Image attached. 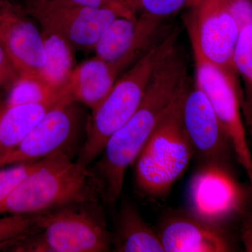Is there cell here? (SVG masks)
<instances>
[{"mask_svg": "<svg viewBox=\"0 0 252 252\" xmlns=\"http://www.w3.org/2000/svg\"><path fill=\"white\" fill-rule=\"evenodd\" d=\"M180 29L161 36L133 65L120 76L104 100L91 112L86 140L78 161L89 166L103 152L107 141L135 114L158 66L177 44Z\"/></svg>", "mask_w": 252, "mask_h": 252, "instance_id": "cell-2", "label": "cell"}, {"mask_svg": "<svg viewBox=\"0 0 252 252\" xmlns=\"http://www.w3.org/2000/svg\"><path fill=\"white\" fill-rule=\"evenodd\" d=\"M75 4L114 11L119 17L133 18L137 16L134 0H68Z\"/></svg>", "mask_w": 252, "mask_h": 252, "instance_id": "cell-24", "label": "cell"}, {"mask_svg": "<svg viewBox=\"0 0 252 252\" xmlns=\"http://www.w3.org/2000/svg\"><path fill=\"white\" fill-rule=\"evenodd\" d=\"M77 104L60 97L19 144L0 155V167L35 161L57 152H66L67 144L80 127L81 112Z\"/></svg>", "mask_w": 252, "mask_h": 252, "instance_id": "cell-10", "label": "cell"}, {"mask_svg": "<svg viewBox=\"0 0 252 252\" xmlns=\"http://www.w3.org/2000/svg\"><path fill=\"white\" fill-rule=\"evenodd\" d=\"M40 28L46 53L42 79L56 90L61 91L77 65L74 57L75 50L58 32L44 26Z\"/></svg>", "mask_w": 252, "mask_h": 252, "instance_id": "cell-18", "label": "cell"}, {"mask_svg": "<svg viewBox=\"0 0 252 252\" xmlns=\"http://www.w3.org/2000/svg\"><path fill=\"white\" fill-rule=\"evenodd\" d=\"M240 224V235L245 251L252 252V211L244 213Z\"/></svg>", "mask_w": 252, "mask_h": 252, "instance_id": "cell-27", "label": "cell"}, {"mask_svg": "<svg viewBox=\"0 0 252 252\" xmlns=\"http://www.w3.org/2000/svg\"><path fill=\"white\" fill-rule=\"evenodd\" d=\"M157 231L165 252H227L234 249L226 230L208 224L187 210L166 214Z\"/></svg>", "mask_w": 252, "mask_h": 252, "instance_id": "cell-14", "label": "cell"}, {"mask_svg": "<svg viewBox=\"0 0 252 252\" xmlns=\"http://www.w3.org/2000/svg\"><path fill=\"white\" fill-rule=\"evenodd\" d=\"M250 192L228 164L201 162L189 181L187 211L208 224L226 230L247 211Z\"/></svg>", "mask_w": 252, "mask_h": 252, "instance_id": "cell-6", "label": "cell"}, {"mask_svg": "<svg viewBox=\"0 0 252 252\" xmlns=\"http://www.w3.org/2000/svg\"><path fill=\"white\" fill-rule=\"evenodd\" d=\"M120 76L117 68L95 56L76 66L61 94L70 102L84 104L92 112Z\"/></svg>", "mask_w": 252, "mask_h": 252, "instance_id": "cell-15", "label": "cell"}, {"mask_svg": "<svg viewBox=\"0 0 252 252\" xmlns=\"http://www.w3.org/2000/svg\"><path fill=\"white\" fill-rule=\"evenodd\" d=\"M19 77V73L0 43V88L9 90Z\"/></svg>", "mask_w": 252, "mask_h": 252, "instance_id": "cell-26", "label": "cell"}, {"mask_svg": "<svg viewBox=\"0 0 252 252\" xmlns=\"http://www.w3.org/2000/svg\"><path fill=\"white\" fill-rule=\"evenodd\" d=\"M197 0H134L137 14L165 20L182 9L190 8Z\"/></svg>", "mask_w": 252, "mask_h": 252, "instance_id": "cell-22", "label": "cell"}, {"mask_svg": "<svg viewBox=\"0 0 252 252\" xmlns=\"http://www.w3.org/2000/svg\"><path fill=\"white\" fill-rule=\"evenodd\" d=\"M240 29L252 23V0H225Z\"/></svg>", "mask_w": 252, "mask_h": 252, "instance_id": "cell-25", "label": "cell"}, {"mask_svg": "<svg viewBox=\"0 0 252 252\" xmlns=\"http://www.w3.org/2000/svg\"><path fill=\"white\" fill-rule=\"evenodd\" d=\"M162 22L144 14L117 17L94 46L95 56L114 66L122 75L161 37Z\"/></svg>", "mask_w": 252, "mask_h": 252, "instance_id": "cell-12", "label": "cell"}, {"mask_svg": "<svg viewBox=\"0 0 252 252\" xmlns=\"http://www.w3.org/2000/svg\"><path fill=\"white\" fill-rule=\"evenodd\" d=\"M41 212L20 215L0 218V249L16 245L39 229Z\"/></svg>", "mask_w": 252, "mask_h": 252, "instance_id": "cell-21", "label": "cell"}, {"mask_svg": "<svg viewBox=\"0 0 252 252\" xmlns=\"http://www.w3.org/2000/svg\"><path fill=\"white\" fill-rule=\"evenodd\" d=\"M3 110H4V109H3ZM3 110H2V111H3ZM2 111H1V112H0V116H1V112H2Z\"/></svg>", "mask_w": 252, "mask_h": 252, "instance_id": "cell-31", "label": "cell"}, {"mask_svg": "<svg viewBox=\"0 0 252 252\" xmlns=\"http://www.w3.org/2000/svg\"><path fill=\"white\" fill-rule=\"evenodd\" d=\"M101 200L41 212L39 229L14 245L15 251L106 252L112 247Z\"/></svg>", "mask_w": 252, "mask_h": 252, "instance_id": "cell-4", "label": "cell"}, {"mask_svg": "<svg viewBox=\"0 0 252 252\" xmlns=\"http://www.w3.org/2000/svg\"><path fill=\"white\" fill-rule=\"evenodd\" d=\"M112 247L117 252H165L157 230L130 202L123 204L121 209L112 233Z\"/></svg>", "mask_w": 252, "mask_h": 252, "instance_id": "cell-16", "label": "cell"}, {"mask_svg": "<svg viewBox=\"0 0 252 252\" xmlns=\"http://www.w3.org/2000/svg\"><path fill=\"white\" fill-rule=\"evenodd\" d=\"M188 69L185 53L176 45L156 69L135 114L107 141L91 169L104 202L120 198L127 167L135 163L162 118L187 93Z\"/></svg>", "mask_w": 252, "mask_h": 252, "instance_id": "cell-1", "label": "cell"}, {"mask_svg": "<svg viewBox=\"0 0 252 252\" xmlns=\"http://www.w3.org/2000/svg\"><path fill=\"white\" fill-rule=\"evenodd\" d=\"M195 82L210 101L229 137L236 160L243 167L252 187V155L243 121V93L226 73L193 49Z\"/></svg>", "mask_w": 252, "mask_h": 252, "instance_id": "cell-8", "label": "cell"}, {"mask_svg": "<svg viewBox=\"0 0 252 252\" xmlns=\"http://www.w3.org/2000/svg\"><path fill=\"white\" fill-rule=\"evenodd\" d=\"M21 7L38 23L54 30L75 51L94 50L104 31L119 16L68 0H30Z\"/></svg>", "mask_w": 252, "mask_h": 252, "instance_id": "cell-9", "label": "cell"}, {"mask_svg": "<svg viewBox=\"0 0 252 252\" xmlns=\"http://www.w3.org/2000/svg\"><path fill=\"white\" fill-rule=\"evenodd\" d=\"M186 25L193 49L241 88L233 65L240 29L225 0H197L189 8Z\"/></svg>", "mask_w": 252, "mask_h": 252, "instance_id": "cell-7", "label": "cell"}, {"mask_svg": "<svg viewBox=\"0 0 252 252\" xmlns=\"http://www.w3.org/2000/svg\"><path fill=\"white\" fill-rule=\"evenodd\" d=\"M252 192V188H251Z\"/></svg>", "mask_w": 252, "mask_h": 252, "instance_id": "cell-32", "label": "cell"}, {"mask_svg": "<svg viewBox=\"0 0 252 252\" xmlns=\"http://www.w3.org/2000/svg\"><path fill=\"white\" fill-rule=\"evenodd\" d=\"M4 107L5 104H3L2 102H1V99H0V112L4 109Z\"/></svg>", "mask_w": 252, "mask_h": 252, "instance_id": "cell-30", "label": "cell"}, {"mask_svg": "<svg viewBox=\"0 0 252 252\" xmlns=\"http://www.w3.org/2000/svg\"><path fill=\"white\" fill-rule=\"evenodd\" d=\"M233 65L243 82L242 113L246 124L252 115V23L240 29L233 54Z\"/></svg>", "mask_w": 252, "mask_h": 252, "instance_id": "cell-19", "label": "cell"}, {"mask_svg": "<svg viewBox=\"0 0 252 252\" xmlns=\"http://www.w3.org/2000/svg\"><path fill=\"white\" fill-rule=\"evenodd\" d=\"M9 1H11V2L15 3V4H19L20 6H22L23 4H24L25 3L30 1V0H9Z\"/></svg>", "mask_w": 252, "mask_h": 252, "instance_id": "cell-29", "label": "cell"}, {"mask_svg": "<svg viewBox=\"0 0 252 252\" xmlns=\"http://www.w3.org/2000/svg\"><path fill=\"white\" fill-rule=\"evenodd\" d=\"M60 92L40 78L20 76L9 89L5 107L54 100L59 98Z\"/></svg>", "mask_w": 252, "mask_h": 252, "instance_id": "cell-20", "label": "cell"}, {"mask_svg": "<svg viewBox=\"0 0 252 252\" xmlns=\"http://www.w3.org/2000/svg\"><path fill=\"white\" fill-rule=\"evenodd\" d=\"M39 160L14 164L0 170V206L15 189L39 164Z\"/></svg>", "mask_w": 252, "mask_h": 252, "instance_id": "cell-23", "label": "cell"}, {"mask_svg": "<svg viewBox=\"0 0 252 252\" xmlns=\"http://www.w3.org/2000/svg\"><path fill=\"white\" fill-rule=\"evenodd\" d=\"M182 117L194 155L201 162L229 165L235 157L233 145L210 101L195 81L184 97Z\"/></svg>", "mask_w": 252, "mask_h": 252, "instance_id": "cell-11", "label": "cell"}, {"mask_svg": "<svg viewBox=\"0 0 252 252\" xmlns=\"http://www.w3.org/2000/svg\"><path fill=\"white\" fill-rule=\"evenodd\" d=\"M59 99L4 107L0 116V155L19 144Z\"/></svg>", "mask_w": 252, "mask_h": 252, "instance_id": "cell-17", "label": "cell"}, {"mask_svg": "<svg viewBox=\"0 0 252 252\" xmlns=\"http://www.w3.org/2000/svg\"><path fill=\"white\" fill-rule=\"evenodd\" d=\"M185 94L162 118L136 159V187L147 198L166 197L194 156L182 121Z\"/></svg>", "mask_w": 252, "mask_h": 252, "instance_id": "cell-5", "label": "cell"}, {"mask_svg": "<svg viewBox=\"0 0 252 252\" xmlns=\"http://www.w3.org/2000/svg\"><path fill=\"white\" fill-rule=\"evenodd\" d=\"M0 43L20 76L42 79L46 53L41 28L9 0H0Z\"/></svg>", "mask_w": 252, "mask_h": 252, "instance_id": "cell-13", "label": "cell"}, {"mask_svg": "<svg viewBox=\"0 0 252 252\" xmlns=\"http://www.w3.org/2000/svg\"><path fill=\"white\" fill-rule=\"evenodd\" d=\"M97 200H102L89 166L57 152L39 160L0 206V213H39Z\"/></svg>", "mask_w": 252, "mask_h": 252, "instance_id": "cell-3", "label": "cell"}, {"mask_svg": "<svg viewBox=\"0 0 252 252\" xmlns=\"http://www.w3.org/2000/svg\"><path fill=\"white\" fill-rule=\"evenodd\" d=\"M246 126L247 127H248L250 135H251L252 139V115L251 116V117H250V119H249L248 122L246 123Z\"/></svg>", "mask_w": 252, "mask_h": 252, "instance_id": "cell-28", "label": "cell"}]
</instances>
